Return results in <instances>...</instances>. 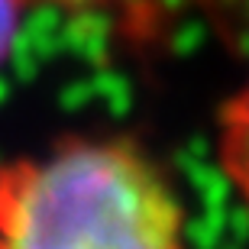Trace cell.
Returning <instances> with one entry per match:
<instances>
[{
	"label": "cell",
	"instance_id": "cell-4",
	"mask_svg": "<svg viewBox=\"0 0 249 249\" xmlns=\"http://www.w3.org/2000/svg\"><path fill=\"white\" fill-rule=\"evenodd\" d=\"M49 3H84V0H49Z\"/></svg>",
	"mask_w": 249,
	"mask_h": 249
},
{
	"label": "cell",
	"instance_id": "cell-2",
	"mask_svg": "<svg viewBox=\"0 0 249 249\" xmlns=\"http://www.w3.org/2000/svg\"><path fill=\"white\" fill-rule=\"evenodd\" d=\"M217 156L227 181L249 211V81L233 94L220 113Z\"/></svg>",
	"mask_w": 249,
	"mask_h": 249
},
{
	"label": "cell",
	"instance_id": "cell-1",
	"mask_svg": "<svg viewBox=\"0 0 249 249\" xmlns=\"http://www.w3.org/2000/svg\"><path fill=\"white\" fill-rule=\"evenodd\" d=\"M0 249H188L185 211L139 149L78 139L0 168Z\"/></svg>",
	"mask_w": 249,
	"mask_h": 249
},
{
	"label": "cell",
	"instance_id": "cell-3",
	"mask_svg": "<svg viewBox=\"0 0 249 249\" xmlns=\"http://www.w3.org/2000/svg\"><path fill=\"white\" fill-rule=\"evenodd\" d=\"M26 0H0V65L7 62V55L13 52L19 33V10Z\"/></svg>",
	"mask_w": 249,
	"mask_h": 249
}]
</instances>
